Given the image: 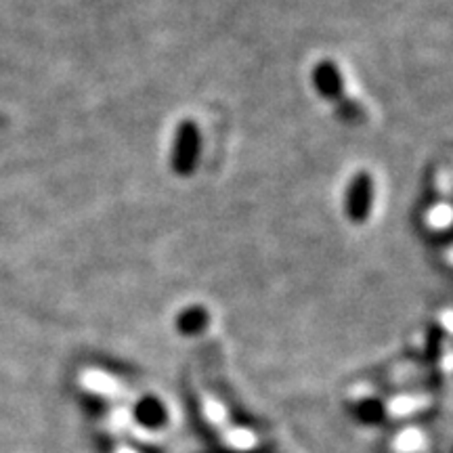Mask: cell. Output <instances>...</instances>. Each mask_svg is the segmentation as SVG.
<instances>
[{
    "label": "cell",
    "mask_w": 453,
    "mask_h": 453,
    "mask_svg": "<svg viewBox=\"0 0 453 453\" xmlns=\"http://www.w3.org/2000/svg\"><path fill=\"white\" fill-rule=\"evenodd\" d=\"M430 441L426 433L420 428H405L396 433L393 439V451L395 453H428Z\"/></svg>",
    "instance_id": "8"
},
{
    "label": "cell",
    "mask_w": 453,
    "mask_h": 453,
    "mask_svg": "<svg viewBox=\"0 0 453 453\" xmlns=\"http://www.w3.org/2000/svg\"><path fill=\"white\" fill-rule=\"evenodd\" d=\"M373 203H376V180L367 170H359L350 177L344 191V214L349 223H367L373 212Z\"/></svg>",
    "instance_id": "4"
},
{
    "label": "cell",
    "mask_w": 453,
    "mask_h": 453,
    "mask_svg": "<svg viewBox=\"0 0 453 453\" xmlns=\"http://www.w3.org/2000/svg\"><path fill=\"white\" fill-rule=\"evenodd\" d=\"M202 156V130L194 120H183L177 127L170 154V168L177 177H191Z\"/></svg>",
    "instance_id": "3"
},
{
    "label": "cell",
    "mask_w": 453,
    "mask_h": 453,
    "mask_svg": "<svg viewBox=\"0 0 453 453\" xmlns=\"http://www.w3.org/2000/svg\"><path fill=\"white\" fill-rule=\"evenodd\" d=\"M313 87L327 101H340L344 97V73L332 59H321L313 67Z\"/></svg>",
    "instance_id": "5"
},
{
    "label": "cell",
    "mask_w": 453,
    "mask_h": 453,
    "mask_svg": "<svg viewBox=\"0 0 453 453\" xmlns=\"http://www.w3.org/2000/svg\"><path fill=\"white\" fill-rule=\"evenodd\" d=\"M208 324H211V315L200 304L183 309L177 317V330L185 336H196V334L206 330Z\"/></svg>",
    "instance_id": "7"
},
{
    "label": "cell",
    "mask_w": 453,
    "mask_h": 453,
    "mask_svg": "<svg viewBox=\"0 0 453 453\" xmlns=\"http://www.w3.org/2000/svg\"><path fill=\"white\" fill-rule=\"evenodd\" d=\"M81 387H82V390L99 396V399L107 401V403L113 407H122V410L133 411L137 418L141 411L150 410V405L154 403V401H150L147 396L133 393V390H130L127 384H122L120 380H118V378H113V376H110V373L99 372V370L84 372L81 376Z\"/></svg>",
    "instance_id": "2"
},
{
    "label": "cell",
    "mask_w": 453,
    "mask_h": 453,
    "mask_svg": "<svg viewBox=\"0 0 453 453\" xmlns=\"http://www.w3.org/2000/svg\"><path fill=\"white\" fill-rule=\"evenodd\" d=\"M433 405V396L430 395H395L382 403V411L388 418H396V420H403V418H411L416 413Z\"/></svg>",
    "instance_id": "6"
},
{
    "label": "cell",
    "mask_w": 453,
    "mask_h": 453,
    "mask_svg": "<svg viewBox=\"0 0 453 453\" xmlns=\"http://www.w3.org/2000/svg\"><path fill=\"white\" fill-rule=\"evenodd\" d=\"M197 407H200L203 422L208 424V428L217 434L220 443L225 447H229V449L240 451V453L257 449L258 445L257 433L250 428L242 426V424L234 422V418H231V413L226 411L223 401H219L217 396L208 393H200L197 395Z\"/></svg>",
    "instance_id": "1"
},
{
    "label": "cell",
    "mask_w": 453,
    "mask_h": 453,
    "mask_svg": "<svg viewBox=\"0 0 453 453\" xmlns=\"http://www.w3.org/2000/svg\"><path fill=\"white\" fill-rule=\"evenodd\" d=\"M111 453H141V451H137L134 447H130L127 443H116L111 447Z\"/></svg>",
    "instance_id": "9"
}]
</instances>
